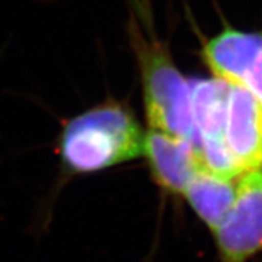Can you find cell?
I'll return each mask as SVG.
<instances>
[{
    "label": "cell",
    "instance_id": "obj_1",
    "mask_svg": "<svg viewBox=\"0 0 262 262\" xmlns=\"http://www.w3.org/2000/svg\"><path fill=\"white\" fill-rule=\"evenodd\" d=\"M145 134L126 107L107 102L66 124L59 141L64 166L73 172H95L143 156Z\"/></svg>",
    "mask_w": 262,
    "mask_h": 262
},
{
    "label": "cell",
    "instance_id": "obj_2",
    "mask_svg": "<svg viewBox=\"0 0 262 262\" xmlns=\"http://www.w3.org/2000/svg\"><path fill=\"white\" fill-rule=\"evenodd\" d=\"M131 46L138 59L143 100L150 128L193 142L201 152L200 137L191 115L190 84L172 62L169 47L131 31Z\"/></svg>",
    "mask_w": 262,
    "mask_h": 262
},
{
    "label": "cell",
    "instance_id": "obj_3",
    "mask_svg": "<svg viewBox=\"0 0 262 262\" xmlns=\"http://www.w3.org/2000/svg\"><path fill=\"white\" fill-rule=\"evenodd\" d=\"M218 262H249L262 250V166L244 171L228 215L213 233Z\"/></svg>",
    "mask_w": 262,
    "mask_h": 262
},
{
    "label": "cell",
    "instance_id": "obj_4",
    "mask_svg": "<svg viewBox=\"0 0 262 262\" xmlns=\"http://www.w3.org/2000/svg\"><path fill=\"white\" fill-rule=\"evenodd\" d=\"M189 84L191 115L200 137L202 161L218 174L238 178L242 171L225 142L230 84L218 78L194 79Z\"/></svg>",
    "mask_w": 262,
    "mask_h": 262
},
{
    "label": "cell",
    "instance_id": "obj_5",
    "mask_svg": "<svg viewBox=\"0 0 262 262\" xmlns=\"http://www.w3.org/2000/svg\"><path fill=\"white\" fill-rule=\"evenodd\" d=\"M143 157L147 159L152 180L171 194H183L204 163L193 142L154 128L145 134Z\"/></svg>",
    "mask_w": 262,
    "mask_h": 262
},
{
    "label": "cell",
    "instance_id": "obj_6",
    "mask_svg": "<svg viewBox=\"0 0 262 262\" xmlns=\"http://www.w3.org/2000/svg\"><path fill=\"white\" fill-rule=\"evenodd\" d=\"M225 142L242 172L262 166V104L244 86H230Z\"/></svg>",
    "mask_w": 262,
    "mask_h": 262
},
{
    "label": "cell",
    "instance_id": "obj_7",
    "mask_svg": "<svg viewBox=\"0 0 262 262\" xmlns=\"http://www.w3.org/2000/svg\"><path fill=\"white\" fill-rule=\"evenodd\" d=\"M261 49V32H246L228 27L207 41L202 55L214 78L230 86L245 87Z\"/></svg>",
    "mask_w": 262,
    "mask_h": 262
},
{
    "label": "cell",
    "instance_id": "obj_8",
    "mask_svg": "<svg viewBox=\"0 0 262 262\" xmlns=\"http://www.w3.org/2000/svg\"><path fill=\"white\" fill-rule=\"evenodd\" d=\"M239 177L222 176L202 163L183 191L182 195L190 207L211 233L221 225L234 204Z\"/></svg>",
    "mask_w": 262,
    "mask_h": 262
},
{
    "label": "cell",
    "instance_id": "obj_9",
    "mask_svg": "<svg viewBox=\"0 0 262 262\" xmlns=\"http://www.w3.org/2000/svg\"><path fill=\"white\" fill-rule=\"evenodd\" d=\"M245 87L262 104V49L248 75Z\"/></svg>",
    "mask_w": 262,
    "mask_h": 262
}]
</instances>
